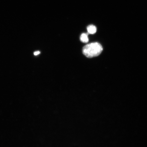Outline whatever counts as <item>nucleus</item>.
Masks as SVG:
<instances>
[{
  "label": "nucleus",
  "instance_id": "obj_1",
  "mask_svg": "<svg viewBox=\"0 0 147 147\" xmlns=\"http://www.w3.org/2000/svg\"><path fill=\"white\" fill-rule=\"evenodd\" d=\"M102 50V47L100 43L94 42L84 46L82 49V53L87 57L91 58L99 56Z\"/></svg>",
  "mask_w": 147,
  "mask_h": 147
},
{
  "label": "nucleus",
  "instance_id": "obj_3",
  "mask_svg": "<svg viewBox=\"0 0 147 147\" xmlns=\"http://www.w3.org/2000/svg\"><path fill=\"white\" fill-rule=\"evenodd\" d=\"M81 41L84 43H87L89 42V38L88 37V34L83 33L80 36Z\"/></svg>",
  "mask_w": 147,
  "mask_h": 147
},
{
  "label": "nucleus",
  "instance_id": "obj_4",
  "mask_svg": "<svg viewBox=\"0 0 147 147\" xmlns=\"http://www.w3.org/2000/svg\"><path fill=\"white\" fill-rule=\"evenodd\" d=\"M40 53V51H36L35 52H34V55L35 56H36V55H39Z\"/></svg>",
  "mask_w": 147,
  "mask_h": 147
},
{
  "label": "nucleus",
  "instance_id": "obj_2",
  "mask_svg": "<svg viewBox=\"0 0 147 147\" xmlns=\"http://www.w3.org/2000/svg\"><path fill=\"white\" fill-rule=\"evenodd\" d=\"M88 33L90 34H94L96 32V27L93 25H89L87 28Z\"/></svg>",
  "mask_w": 147,
  "mask_h": 147
}]
</instances>
